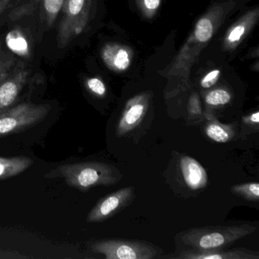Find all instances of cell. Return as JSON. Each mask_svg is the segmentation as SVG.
Wrapping results in <instances>:
<instances>
[{
  "label": "cell",
  "instance_id": "obj_28",
  "mask_svg": "<svg viewBox=\"0 0 259 259\" xmlns=\"http://www.w3.org/2000/svg\"><path fill=\"white\" fill-rule=\"evenodd\" d=\"M3 80H4V79H0V82H1V81H3Z\"/></svg>",
  "mask_w": 259,
  "mask_h": 259
},
{
  "label": "cell",
  "instance_id": "obj_18",
  "mask_svg": "<svg viewBox=\"0 0 259 259\" xmlns=\"http://www.w3.org/2000/svg\"><path fill=\"white\" fill-rule=\"evenodd\" d=\"M232 193L239 195L250 201H257L259 199V184L257 183H244L235 185L231 187Z\"/></svg>",
  "mask_w": 259,
  "mask_h": 259
},
{
  "label": "cell",
  "instance_id": "obj_10",
  "mask_svg": "<svg viewBox=\"0 0 259 259\" xmlns=\"http://www.w3.org/2000/svg\"><path fill=\"white\" fill-rule=\"evenodd\" d=\"M174 258L180 259H259L258 252L246 248L200 250L190 248L180 251Z\"/></svg>",
  "mask_w": 259,
  "mask_h": 259
},
{
  "label": "cell",
  "instance_id": "obj_13",
  "mask_svg": "<svg viewBox=\"0 0 259 259\" xmlns=\"http://www.w3.org/2000/svg\"><path fill=\"white\" fill-rule=\"evenodd\" d=\"M180 169L185 183L192 190H199L207 186V172L195 159L189 156L182 157Z\"/></svg>",
  "mask_w": 259,
  "mask_h": 259
},
{
  "label": "cell",
  "instance_id": "obj_20",
  "mask_svg": "<svg viewBox=\"0 0 259 259\" xmlns=\"http://www.w3.org/2000/svg\"><path fill=\"white\" fill-rule=\"evenodd\" d=\"M41 2L42 0H27L26 2L12 10L9 15V18L12 21L22 19L34 12L37 6L40 5Z\"/></svg>",
  "mask_w": 259,
  "mask_h": 259
},
{
  "label": "cell",
  "instance_id": "obj_26",
  "mask_svg": "<svg viewBox=\"0 0 259 259\" xmlns=\"http://www.w3.org/2000/svg\"><path fill=\"white\" fill-rule=\"evenodd\" d=\"M243 121L245 123L248 124V125L257 126L259 123V112H254V113H251L249 116L243 117Z\"/></svg>",
  "mask_w": 259,
  "mask_h": 259
},
{
  "label": "cell",
  "instance_id": "obj_19",
  "mask_svg": "<svg viewBox=\"0 0 259 259\" xmlns=\"http://www.w3.org/2000/svg\"><path fill=\"white\" fill-rule=\"evenodd\" d=\"M231 101L230 92L224 89H214L206 94L204 101L210 107H220L229 104Z\"/></svg>",
  "mask_w": 259,
  "mask_h": 259
},
{
  "label": "cell",
  "instance_id": "obj_2",
  "mask_svg": "<svg viewBox=\"0 0 259 259\" xmlns=\"http://www.w3.org/2000/svg\"><path fill=\"white\" fill-rule=\"evenodd\" d=\"M46 177H63L70 187L87 191L97 186H111L122 178L120 171L108 163L89 161L62 165Z\"/></svg>",
  "mask_w": 259,
  "mask_h": 259
},
{
  "label": "cell",
  "instance_id": "obj_24",
  "mask_svg": "<svg viewBox=\"0 0 259 259\" xmlns=\"http://www.w3.org/2000/svg\"><path fill=\"white\" fill-rule=\"evenodd\" d=\"M221 72L218 69L208 72L204 78L201 79V86L203 89H210L216 84L219 79Z\"/></svg>",
  "mask_w": 259,
  "mask_h": 259
},
{
  "label": "cell",
  "instance_id": "obj_6",
  "mask_svg": "<svg viewBox=\"0 0 259 259\" xmlns=\"http://www.w3.org/2000/svg\"><path fill=\"white\" fill-rule=\"evenodd\" d=\"M92 249L105 259H153L160 254V249L148 242L128 239H103L95 242Z\"/></svg>",
  "mask_w": 259,
  "mask_h": 259
},
{
  "label": "cell",
  "instance_id": "obj_25",
  "mask_svg": "<svg viewBox=\"0 0 259 259\" xmlns=\"http://www.w3.org/2000/svg\"><path fill=\"white\" fill-rule=\"evenodd\" d=\"M189 107L191 114L198 115L201 113L199 98L196 95H193L191 97Z\"/></svg>",
  "mask_w": 259,
  "mask_h": 259
},
{
  "label": "cell",
  "instance_id": "obj_17",
  "mask_svg": "<svg viewBox=\"0 0 259 259\" xmlns=\"http://www.w3.org/2000/svg\"><path fill=\"white\" fill-rule=\"evenodd\" d=\"M64 0H42V12L48 26H52L63 9Z\"/></svg>",
  "mask_w": 259,
  "mask_h": 259
},
{
  "label": "cell",
  "instance_id": "obj_1",
  "mask_svg": "<svg viewBox=\"0 0 259 259\" xmlns=\"http://www.w3.org/2000/svg\"><path fill=\"white\" fill-rule=\"evenodd\" d=\"M237 8V0H223L209 7L195 24L193 31L168 67V75L188 78L201 51L208 45L229 16Z\"/></svg>",
  "mask_w": 259,
  "mask_h": 259
},
{
  "label": "cell",
  "instance_id": "obj_16",
  "mask_svg": "<svg viewBox=\"0 0 259 259\" xmlns=\"http://www.w3.org/2000/svg\"><path fill=\"white\" fill-rule=\"evenodd\" d=\"M7 45L9 49L21 57L29 55V45L28 40L21 31L14 30L7 36Z\"/></svg>",
  "mask_w": 259,
  "mask_h": 259
},
{
  "label": "cell",
  "instance_id": "obj_14",
  "mask_svg": "<svg viewBox=\"0 0 259 259\" xmlns=\"http://www.w3.org/2000/svg\"><path fill=\"white\" fill-rule=\"evenodd\" d=\"M33 163V160L27 157H0V180L19 175Z\"/></svg>",
  "mask_w": 259,
  "mask_h": 259
},
{
  "label": "cell",
  "instance_id": "obj_22",
  "mask_svg": "<svg viewBox=\"0 0 259 259\" xmlns=\"http://www.w3.org/2000/svg\"><path fill=\"white\" fill-rule=\"evenodd\" d=\"M162 0H136L141 13L147 19H152L160 8Z\"/></svg>",
  "mask_w": 259,
  "mask_h": 259
},
{
  "label": "cell",
  "instance_id": "obj_12",
  "mask_svg": "<svg viewBox=\"0 0 259 259\" xmlns=\"http://www.w3.org/2000/svg\"><path fill=\"white\" fill-rule=\"evenodd\" d=\"M101 58L110 70L116 72H125L131 66L133 58V50L120 44L109 43L103 47Z\"/></svg>",
  "mask_w": 259,
  "mask_h": 259
},
{
  "label": "cell",
  "instance_id": "obj_5",
  "mask_svg": "<svg viewBox=\"0 0 259 259\" xmlns=\"http://www.w3.org/2000/svg\"><path fill=\"white\" fill-rule=\"evenodd\" d=\"M49 104L24 103L0 111V138L20 133L43 121L49 114Z\"/></svg>",
  "mask_w": 259,
  "mask_h": 259
},
{
  "label": "cell",
  "instance_id": "obj_9",
  "mask_svg": "<svg viewBox=\"0 0 259 259\" xmlns=\"http://www.w3.org/2000/svg\"><path fill=\"white\" fill-rule=\"evenodd\" d=\"M258 17L259 9L257 7L245 13L227 31L222 42L223 50L224 51H235L255 26Z\"/></svg>",
  "mask_w": 259,
  "mask_h": 259
},
{
  "label": "cell",
  "instance_id": "obj_4",
  "mask_svg": "<svg viewBox=\"0 0 259 259\" xmlns=\"http://www.w3.org/2000/svg\"><path fill=\"white\" fill-rule=\"evenodd\" d=\"M92 5L93 0H64L57 35L60 49L68 46L85 29L90 21Z\"/></svg>",
  "mask_w": 259,
  "mask_h": 259
},
{
  "label": "cell",
  "instance_id": "obj_7",
  "mask_svg": "<svg viewBox=\"0 0 259 259\" xmlns=\"http://www.w3.org/2000/svg\"><path fill=\"white\" fill-rule=\"evenodd\" d=\"M134 198L135 188L133 186L119 189L100 200L99 202L89 212L87 221L95 223L109 219L130 205Z\"/></svg>",
  "mask_w": 259,
  "mask_h": 259
},
{
  "label": "cell",
  "instance_id": "obj_8",
  "mask_svg": "<svg viewBox=\"0 0 259 259\" xmlns=\"http://www.w3.org/2000/svg\"><path fill=\"white\" fill-rule=\"evenodd\" d=\"M149 99L148 94H141L127 102L116 126L119 137L128 134L142 122L148 110Z\"/></svg>",
  "mask_w": 259,
  "mask_h": 259
},
{
  "label": "cell",
  "instance_id": "obj_11",
  "mask_svg": "<svg viewBox=\"0 0 259 259\" xmlns=\"http://www.w3.org/2000/svg\"><path fill=\"white\" fill-rule=\"evenodd\" d=\"M28 78L25 69H17L0 82V111L13 105L19 98Z\"/></svg>",
  "mask_w": 259,
  "mask_h": 259
},
{
  "label": "cell",
  "instance_id": "obj_15",
  "mask_svg": "<svg viewBox=\"0 0 259 259\" xmlns=\"http://www.w3.org/2000/svg\"><path fill=\"white\" fill-rule=\"evenodd\" d=\"M204 131L209 139L218 143L230 142L234 136V132L231 127L223 125L218 121L209 122L206 125Z\"/></svg>",
  "mask_w": 259,
  "mask_h": 259
},
{
  "label": "cell",
  "instance_id": "obj_27",
  "mask_svg": "<svg viewBox=\"0 0 259 259\" xmlns=\"http://www.w3.org/2000/svg\"><path fill=\"white\" fill-rule=\"evenodd\" d=\"M11 3L12 0H0V17L10 7Z\"/></svg>",
  "mask_w": 259,
  "mask_h": 259
},
{
  "label": "cell",
  "instance_id": "obj_23",
  "mask_svg": "<svg viewBox=\"0 0 259 259\" xmlns=\"http://www.w3.org/2000/svg\"><path fill=\"white\" fill-rule=\"evenodd\" d=\"M86 87L88 90L95 96L103 98L107 93V88L100 78H90L86 80Z\"/></svg>",
  "mask_w": 259,
  "mask_h": 259
},
{
  "label": "cell",
  "instance_id": "obj_21",
  "mask_svg": "<svg viewBox=\"0 0 259 259\" xmlns=\"http://www.w3.org/2000/svg\"><path fill=\"white\" fill-rule=\"evenodd\" d=\"M15 59L3 50L0 45V79H5L13 72Z\"/></svg>",
  "mask_w": 259,
  "mask_h": 259
},
{
  "label": "cell",
  "instance_id": "obj_3",
  "mask_svg": "<svg viewBox=\"0 0 259 259\" xmlns=\"http://www.w3.org/2000/svg\"><path fill=\"white\" fill-rule=\"evenodd\" d=\"M257 227L251 224L227 227L192 228L181 235V241L191 248L207 250L227 248L228 245L254 233Z\"/></svg>",
  "mask_w": 259,
  "mask_h": 259
}]
</instances>
